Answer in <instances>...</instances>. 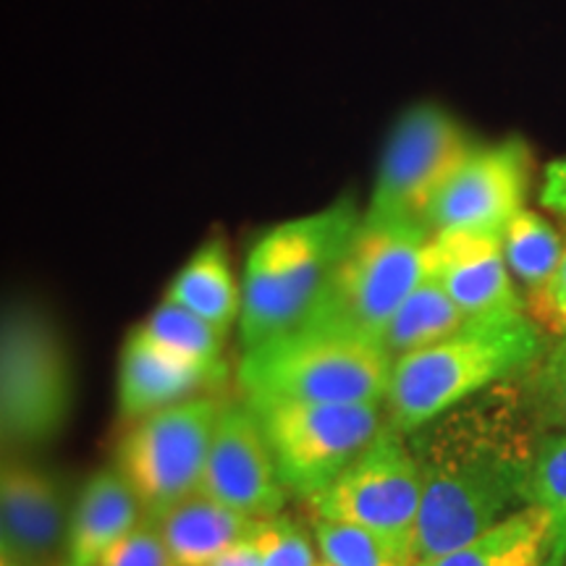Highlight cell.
<instances>
[{
  "label": "cell",
  "instance_id": "6da1fadb",
  "mask_svg": "<svg viewBox=\"0 0 566 566\" xmlns=\"http://www.w3.org/2000/svg\"><path fill=\"white\" fill-rule=\"evenodd\" d=\"M537 422L530 394L504 380L407 436L422 478L417 564L530 504Z\"/></svg>",
  "mask_w": 566,
  "mask_h": 566
},
{
  "label": "cell",
  "instance_id": "7a4b0ae2",
  "mask_svg": "<svg viewBox=\"0 0 566 566\" xmlns=\"http://www.w3.org/2000/svg\"><path fill=\"white\" fill-rule=\"evenodd\" d=\"M548 334L530 313L470 317L457 334L396 359L386 394V417L412 436L449 409L520 378L541 363Z\"/></svg>",
  "mask_w": 566,
  "mask_h": 566
},
{
  "label": "cell",
  "instance_id": "3957f363",
  "mask_svg": "<svg viewBox=\"0 0 566 566\" xmlns=\"http://www.w3.org/2000/svg\"><path fill=\"white\" fill-rule=\"evenodd\" d=\"M363 212L352 197L283 221L252 244L242 281V346L281 338L307 321Z\"/></svg>",
  "mask_w": 566,
  "mask_h": 566
},
{
  "label": "cell",
  "instance_id": "277c9868",
  "mask_svg": "<svg viewBox=\"0 0 566 566\" xmlns=\"http://www.w3.org/2000/svg\"><path fill=\"white\" fill-rule=\"evenodd\" d=\"M430 239L433 231L424 221L365 210L321 300L300 328L384 342L396 310L428 273Z\"/></svg>",
  "mask_w": 566,
  "mask_h": 566
},
{
  "label": "cell",
  "instance_id": "5b68a950",
  "mask_svg": "<svg viewBox=\"0 0 566 566\" xmlns=\"http://www.w3.org/2000/svg\"><path fill=\"white\" fill-rule=\"evenodd\" d=\"M394 363L384 346L331 331L296 328L252 349L239 363L247 401H386Z\"/></svg>",
  "mask_w": 566,
  "mask_h": 566
},
{
  "label": "cell",
  "instance_id": "8992f818",
  "mask_svg": "<svg viewBox=\"0 0 566 566\" xmlns=\"http://www.w3.org/2000/svg\"><path fill=\"white\" fill-rule=\"evenodd\" d=\"M69 352L51 317L34 304H11L0 328V436L3 449L53 441L71 415Z\"/></svg>",
  "mask_w": 566,
  "mask_h": 566
},
{
  "label": "cell",
  "instance_id": "52a82bcc",
  "mask_svg": "<svg viewBox=\"0 0 566 566\" xmlns=\"http://www.w3.org/2000/svg\"><path fill=\"white\" fill-rule=\"evenodd\" d=\"M289 493L313 499L384 433L386 401L317 405V401H247Z\"/></svg>",
  "mask_w": 566,
  "mask_h": 566
},
{
  "label": "cell",
  "instance_id": "ba28073f",
  "mask_svg": "<svg viewBox=\"0 0 566 566\" xmlns=\"http://www.w3.org/2000/svg\"><path fill=\"white\" fill-rule=\"evenodd\" d=\"M307 501L315 520L363 527L407 566H417L422 478L407 436L391 422L363 457Z\"/></svg>",
  "mask_w": 566,
  "mask_h": 566
},
{
  "label": "cell",
  "instance_id": "9c48e42d",
  "mask_svg": "<svg viewBox=\"0 0 566 566\" xmlns=\"http://www.w3.org/2000/svg\"><path fill=\"white\" fill-rule=\"evenodd\" d=\"M221 412L218 396H200L129 424L118 441L116 467L134 485L147 516L200 493Z\"/></svg>",
  "mask_w": 566,
  "mask_h": 566
},
{
  "label": "cell",
  "instance_id": "30bf717a",
  "mask_svg": "<svg viewBox=\"0 0 566 566\" xmlns=\"http://www.w3.org/2000/svg\"><path fill=\"white\" fill-rule=\"evenodd\" d=\"M472 147L475 139L454 113L436 103L407 108L386 139L367 212L424 221L430 202Z\"/></svg>",
  "mask_w": 566,
  "mask_h": 566
},
{
  "label": "cell",
  "instance_id": "8fae6325",
  "mask_svg": "<svg viewBox=\"0 0 566 566\" xmlns=\"http://www.w3.org/2000/svg\"><path fill=\"white\" fill-rule=\"evenodd\" d=\"M535 181V155L522 137L475 145L424 212L433 233L470 231L504 237L506 226L527 208Z\"/></svg>",
  "mask_w": 566,
  "mask_h": 566
},
{
  "label": "cell",
  "instance_id": "7c38bea8",
  "mask_svg": "<svg viewBox=\"0 0 566 566\" xmlns=\"http://www.w3.org/2000/svg\"><path fill=\"white\" fill-rule=\"evenodd\" d=\"M200 493L252 520L281 514L289 491L275 470L263 424L250 405H223Z\"/></svg>",
  "mask_w": 566,
  "mask_h": 566
},
{
  "label": "cell",
  "instance_id": "4fadbf2b",
  "mask_svg": "<svg viewBox=\"0 0 566 566\" xmlns=\"http://www.w3.org/2000/svg\"><path fill=\"white\" fill-rule=\"evenodd\" d=\"M66 495L59 478L32 462L3 464L0 556L3 566H53L69 548Z\"/></svg>",
  "mask_w": 566,
  "mask_h": 566
},
{
  "label": "cell",
  "instance_id": "5bb4252c",
  "mask_svg": "<svg viewBox=\"0 0 566 566\" xmlns=\"http://www.w3.org/2000/svg\"><path fill=\"white\" fill-rule=\"evenodd\" d=\"M428 271L467 317L527 313V302L516 289L499 237L470 231L433 233Z\"/></svg>",
  "mask_w": 566,
  "mask_h": 566
},
{
  "label": "cell",
  "instance_id": "9a60e30c",
  "mask_svg": "<svg viewBox=\"0 0 566 566\" xmlns=\"http://www.w3.org/2000/svg\"><path fill=\"white\" fill-rule=\"evenodd\" d=\"M226 380H229L226 363H189L155 344L137 325L118 357V412L124 422L132 424L158 409L200 396H216Z\"/></svg>",
  "mask_w": 566,
  "mask_h": 566
},
{
  "label": "cell",
  "instance_id": "2e32d148",
  "mask_svg": "<svg viewBox=\"0 0 566 566\" xmlns=\"http://www.w3.org/2000/svg\"><path fill=\"white\" fill-rule=\"evenodd\" d=\"M145 506L118 467L95 472L71 509L66 566H97L105 551L145 520Z\"/></svg>",
  "mask_w": 566,
  "mask_h": 566
},
{
  "label": "cell",
  "instance_id": "e0dca14e",
  "mask_svg": "<svg viewBox=\"0 0 566 566\" xmlns=\"http://www.w3.org/2000/svg\"><path fill=\"white\" fill-rule=\"evenodd\" d=\"M153 520L179 566H210L258 525V520L233 512L205 493L189 495Z\"/></svg>",
  "mask_w": 566,
  "mask_h": 566
},
{
  "label": "cell",
  "instance_id": "ac0fdd59",
  "mask_svg": "<svg viewBox=\"0 0 566 566\" xmlns=\"http://www.w3.org/2000/svg\"><path fill=\"white\" fill-rule=\"evenodd\" d=\"M551 556V516L527 504L495 522L449 554L422 558L417 566H543Z\"/></svg>",
  "mask_w": 566,
  "mask_h": 566
},
{
  "label": "cell",
  "instance_id": "d6986e66",
  "mask_svg": "<svg viewBox=\"0 0 566 566\" xmlns=\"http://www.w3.org/2000/svg\"><path fill=\"white\" fill-rule=\"evenodd\" d=\"M166 300L192 310L202 321L229 334L242 315V289L233 279L229 250L221 237H212L184 263L168 286Z\"/></svg>",
  "mask_w": 566,
  "mask_h": 566
},
{
  "label": "cell",
  "instance_id": "ffe728a7",
  "mask_svg": "<svg viewBox=\"0 0 566 566\" xmlns=\"http://www.w3.org/2000/svg\"><path fill=\"white\" fill-rule=\"evenodd\" d=\"M467 321L470 317L459 310V304L446 294L436 275L428 271L412 289V294L396 310L380 346H384L388 359L396 363L407 354L428 349V346L457 334Z\"/></svg>",
  "mask_w": 566,
  "mask_h": 566
},
{
  "label": "cell",
  "instance_id": "44dd1931",
  "mask_svg": "<svg viewBox=\"0 0 566 566\" xmlns=\"http://www.w3.org/2000/svg\"><path fill=\"white\" fill-rule=\"evenodd\" d=\"M506 265L514 281L522 286V296L533 300L546 289L554 273L562 265L566 252V239L543 212L525 208L501 237Z\"/></svg>",
  "mask_w": 566,
  "mask_h": 566
},
{
  "label": "cell",
  "instance_id": "7402d4cb",
  "mask_svg": "<svg viewBox=\"0 0 566 566\" xmlns=\"http://www.w3.org/2000/svg\"><path fill=\"white\" fill-rule=\"evenodd\" d=\"M139 328L163 349L179 354L189 363L223 365V331L171 300H163Z\"/></svg>",
  "mask_w": 566,
  "mask_h": 566
},
{
  "label": "cell",
  "instance_id": "603a6c76",
  "mask_svg": "<svg viewBox=\"0 0 566 566\" xmlns=\"http://www.w3.org/2000/svg\"><path fill=\"white\" fill-rule=\"evenodd\" d=\"M530 504L551 516V558L566 564V430L541 438L530 475Z\"/></svg>",
  "mask_w": 566,
  "mask_h": 566
},
{
  "label": "cell",
  "instance_id": "cb8c5ba5",
  "mask_svg": "<svg viewBox=\"0 0 566 566\" xmlns=\"http://www.w3.org/2000/svg\"><path fill=\"white\" fill-rule=\"evenodd\" d=\"M315 543L331 566H407L380 537L349 522L315 520Z\"/></svg>",
  "mask_w": 566,
  "mask_h": 566
},
{
  "label": "cell",
  "instance_id": "d4e9b609",
  "mask_svg": "<svg viewBox=\"0 0 566 566\" xmlns=\"http://www.w3.org/2000/svg\"><path fill=\"white\" fill-rule=\"evenodd\" d=\"M252 543L258 548L260 566H317L315 546L294 516L275 514L258 520L252 530Z\"/></svg>",
  "mask_w": 566,
  "mask_h": 566
},
{
  "label": "cell",
  "instance_id": "484cf974",
  "mask_svg": "<svg viewBox=\"0 0 566 566\" xmlns=\"http://www.w3.org/2000/svg\"><path fill=\"white\" fill-rule=\"evenodd\" d=\"M530 399L537 420L548 428L566 430V338L548 344L541 363L533 367Z\"/></svg>",
  "mask_w": 566,
  "mask_h": 566
},
{
  "label": "cell",
  "instance_id": "4316f807",
  "mask_svg": "<svg viewBox=\"0 0 566 566\" xmlns=\"http://www.w3.org/2000/svg\"><path fill=\"white\" fill-rule=\"evenodd\" d=\"M97 566H179L168 551L158 522L145 514V520L124 535L116 546L105 551Z\"/></svg>",
  "mask_w": 566,
  "mask_h": 566
},
{
  "label": "cell",
  "instance_id": "83f0119b",
  "mask_svg": "<svg viewBox=\"0 0 566 566\" xmlns=\"http://www.w3.org/2000/svg\"><path fill=\"white\" fill-rule=\"evenodd\" d=\"M527 313L548 336L566 338V252L546 289L527 300Z\"/></svg>",
  "mask_w": 566,
  "mask_h": 566
},
{
  "label": "cell",
  "instance_id": "f1b7e54d",
  "mask_svg": "<svg viewBox=\"0 0 566 566\" xmlns=\"http://www.w3.org/2000/svg\"><path fill=\"white\" fill-rule=\"evenodd\" d=\"M537 202L556 216L566 218V155L546 163L541 187H537Z\"/></svg>",
  "mask_w": 566,
  "mask_h": 566
},
{
  "label": "cell",
  "instance_id": "f546056e",
  "mask_svg": "<svg viewBox=\"0 0 566 566\" xmlns=\"http://www.w3.org/2000/svg\"><path fill=\"white\" fill-rule=\"evenodd\" d=\"M250 535H247L244 541H239L237 546H231L229 551H223V554L218 556L210 566H260L258 548H254V543H252Z\"/></svg>",
  "mask_w": 566,
  "mask_h": 566
},
{
  "label": "cell",
  "instance_id": "4dcf8cb0",
  "mask_svg": "<svg viewBox=\"0 0 566 566\" xmlns=\"http://www.w3.org/2000/svg\"><path fill=\"white\" fill-rule=\"evenodd\" d=\"M543 566H558V564L554 562V558H551V556H548V562H546V564H543Z\"/></svg>",
  "mask_w": 566,
  "mask_h": 566
},
{
  "label": "cell",
  "instance_id": "1f68e13d",
  "mask_svg": "<svg viewBox=\"0 0 566 566\" xmlns=\"http://www.w3.org/2000/svg\"><path fill=\"white\" fill-rule=\"evenodd\" d=\"M317 566H331V564H328V562H323V564H317Z\"/></svg>",
  "mask_w": 566,
  "mask_h": 566
},
{
  "label": "cell",
  "instance_id": "d6a6232c",
  "mask_svg": "<svg viewBox=\"0 0 566 566\" xmlns=\"http://www.w3.org/2000/svg\"><path fill=\"white\" fill-rule=\"evenodd\" d=\"M564 566H566V564H564Z\"/></svg>",
  "mask_w": 566,
  "mask_h": 566
}]
</instances>
